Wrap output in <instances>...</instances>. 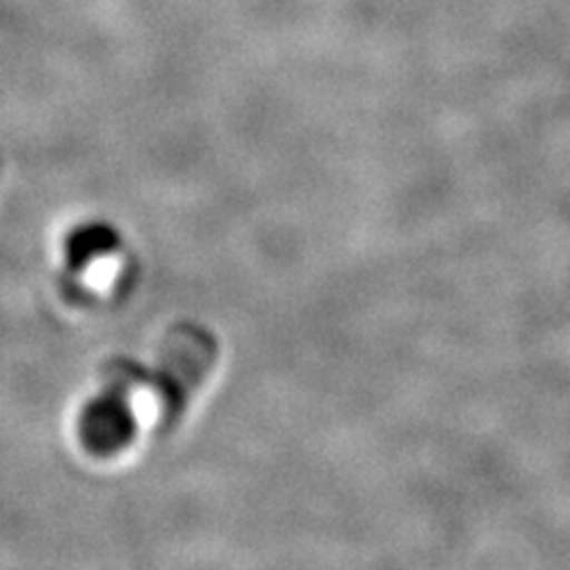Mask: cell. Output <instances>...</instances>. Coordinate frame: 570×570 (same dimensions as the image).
Listing matches in <instances>:
<instances>
[{"label": "cell", "mask_w": 570, "mask_h": 570, "mask_svg": "<svg viewBox=\"0 0 570 570\" xmlns=\"http://www.w3.org/2000/svg\"><path fill=\"white\" fill-rule=\"evenodd\" d=\"M69 266L81 288H107V285L115 281L119 269L117 238L102 226L81 230V234H77L69 243Z\"/></svg>", "instance_id": "7a4b0ae2"}, {"label": "cell", "mask_w": 570, "mask_h": 570, "mask_svg": "<svg viewBox=\"0 0 570 570\" xmlns=\"http://www.w3.org/2000/svg\"><path fill=\"white\" fill-rule=\"evenodd\" d=\"M214 362L212 337L198 328L176 331L155 371L131 368L110 381L81 416V440L98 456L117 454L142 428L169 421Z\"/></svg>", "instance_id": "6da1fadb"}]
</instances>
